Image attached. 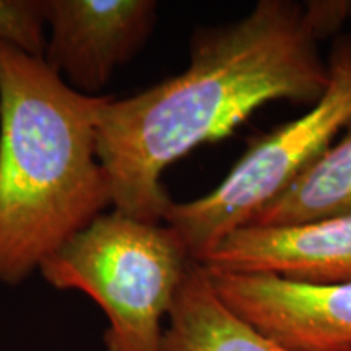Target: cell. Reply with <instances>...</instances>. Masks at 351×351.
I'll return each instance as SVG.
<instances>
[{"label": "cell", "mask_w": 351, "mask_h": 351, "mask_svg": "<svg viewBox=\"0 0 351 351\" xmlns=\"http://www.w3.org/2000/svg\"><path fill=\"white\" fill-rule=\"evenodd\" d=\"M200 265L215 271L275 275L302 283L351 282V215L295 225L241 226Z\"/></svg>", "instance_id": "obj_7"}, {"label": "cell", "mask_w": 351, "mask_h": 351, "mask_svg": "<svg viewBox=\"0 0 351 351\" xmlns=\"http://www.w3.org/2000/svg\"><path fill=\"white\" fill-rule=\"evenodd\" d=\"M194 263L169 225L127 217L114 210L41 263L57 289L90 296L108 319V351H163V322Z\"/></svg>", "instance_id": "obj_3"}, {"label": "cell", "mask_w": 351, "mask_h": 351, "mask_svg": "<svg viewBox=\"0 0 351 351\" xmlns=\"http://www.w3.org/2000/svg\"><path fill=\"white\" fill-rule=\"evenodd\" d=\"M328 83L309 111L257 138L213 191L173 202L165 223L200 263L232 231L251 223L351 124V34L333 43Z\"/></svg>", "instance_id": "obj_4"}, {"label": "cell", "mask_w": 351, "mask_h": 351, "mask_svg": "<svg viewBox=\"0 0 351 351\" xmlns=\"http://www.w3.org/2000/svg\"><path fill=\"white\" fill-rule=\"evenodd\" d=\"M207 274L234 313L278 343L295 351H351V282L302 283L263 274Z\"/></svg>", "instance_id": "obj_6"}, {"label": "cell", "mask_w": 351, "mask_h": 351, "mask_svg": "<svg viewBox=\"0 0 351 351\" xmlns=\"http://www.w3.org/2000/svg\"><path fill=\"white\" fill-rule=\"evenodd\" d=\"M0 39L43 57L46 36L39 0H0Z\"/></svg>", "instance_id": "obj_10"}, {"label": "cell", "mask_w": 351, "mask_h": 351, "mask_svg": "<svg viewBox=\"0 0 351 351\" xmlns=\"http://www.w3.org/2000/svg\"><path fill=\"white\" fill-rule=\"evenodd\" d=\"M163 351H295L254 327L219 298L207 270L194 262L165 327Z\"/></svg>", "instance_id": "obj_8"}, {"label": "cell", "mask_w": 351, "mask_h": 351, "mask_svg": "<svg viewBox=\"0 0 351 351\" xmlns=\"http://www.w3.org/2000/svg\"><path fill=\"white\" fill-rule=\"evenodd\" d=\"M351 215V124L247 225L280 226Z\"/></svg>", "instance_id": "obj_9"}, {"label": "cell", "mask_w": 351, "mask_h": 351, "mask_svg": "<svg viewBox=\"0 0 351 351\" xmlns=\"http://www.w3.org/2000/svg\"><path fill=\"white\" fill-rule=\"evenodd\" d=\"M302 5L306 19L320 41L339 33L351 15V2L346 0H314Z\"/></svg>", "instance_id": "obj_11"}, {"label": "cell", "mask_w": 351, "mask_h": 351, "mask_svg": "<svg viewBox=\"0 0 351 351\" xmlns=\"http://www.w3.org/2000/svg\"><path fill=\"white\" fill-rule=\"evenodd\" d=\"M304 5L261 0L239 20L200 29L179 75L130 98L109 96L98 117V158L114 210L165 221L161 176L202 143L231 135L271 101L314 104L328 83Z\"/></svg>", "instance_id": "obj_1"}, {"label": "cell", "mask_w": 351, "mask_h": 351, "mask_svg": "<svg viewBox=\"0 0 351 351\" xmlns=\"http://www.w3.org/2000/svg\"><path fill=\"white\" fill-rule=\"evenodd\" d=\"M49 26L44 62L70 88L95 96L147 43L156 23L153 0H39Z\"/></svg>", "instance_id": "obj_5"}, {"label": "cell", "mask_w": 351, "mask_h": 351, "mask_svg": "<svg viewBox=\"0 0 351 351\" xmlns=\"http://www.w3.org/2000/svg\"><path fill=\"white\" fill-rule=\"evenodd\" d=\"M108 98L0 39V283L23 282L112 205L98 158Z\"/></svg>", "instance_id": "obj_2"}]
</instances>
